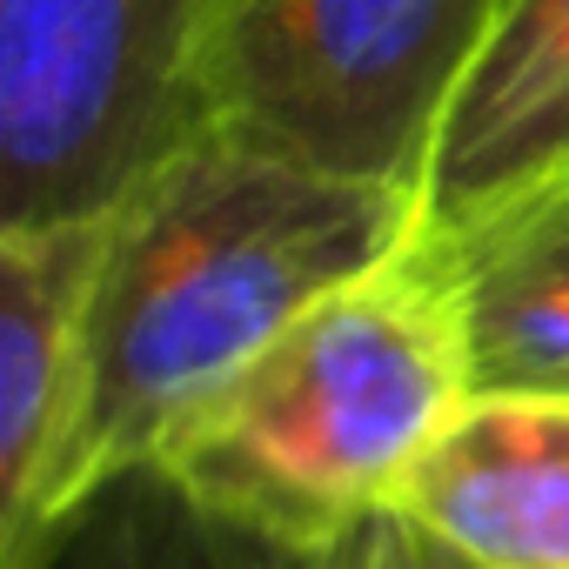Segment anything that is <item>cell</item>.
I'll return each instance as SVG.
<instances>
[{
	"mask_svg": "<svg viewBox=\"0 0 569 569\" xmlns=\"http://www.w3.org/2000/svg\"><path fill=\"white\" fill-rule=\"evenodd\" d=\"M208 0H0V221L121 208L201 134Z\"/></svg>",
	"mask_w": 569,
	"mask_h": 569,
	"instance_id": "4",
	"label": "cell"
},
{
	"mask_svg": "<svg viewBox=\"0 0 569 569\" xmlns=\"http://www.w3.org/2000/svg\"><path fill=\"white\" fill-rule=\"evenodd\" d=\"M309 569H469V562L456 549H442L429 529H416L402 509H376V516L349 522L342 536H329Z\"/></svg>",
	"mask_w": 569,
	"mask_h": 569,
	"instance_id": "10",
	"label": "cell"
},
{
	"mask_svg": "<svg viewBox=\"0 0 569 569\" xmlns=\"http://www.w3.org/2000/svg\"><path fill=\"white\" fill-rule=\"evenodd\" d=\"M422 234L416 188L201 128L121 208L94 289L74 516L148 469L281 329Z\"/></svg>",
	"mask_w": 569,
	"mask_h": 569,
	"instance_id": "1",
	"label": "cell"
},
{
	"mask_svg": "<svg viewBox=\"0 0 569 569\" xmlns=\"http://www.w3.org/2000/svg\"><path fill=\"white\" fill-rule=\"evenodd\" d=\"M469 396L449 268L416 234L302 309L148 469L174 476L214 516L322 549L396 502Z\"/></svg>",
	"mask_w": 569,
	"mask_h": 569,
	"instance_id": "2",
	"label": "cell"
},
{
	"mask_svg": "<svg viewBox=\"0 0 569 569\" xmlns=\"http://www.w3.org/2000/svg\"><path fill=\"white\" fill-rule=\"evenodd\" d=\"M429 241L456 289L469 389L569 396V174Z\"/></svg>",
	"mask_w": 569,
	"mask_h": 569,
	"instance_id": "8",
	"label": "cell"
},
{
	"mask_svg": "<svg viewBox=\"0 0 569 569\" xmlns=\"http://www.w3.org/2000/svg\"><path fill=\"white\" fill-rule=\"evenodd\" d=\"M114 208L0 221V569H41L74 522L94 289Z\"/></svg>",
	"mask_w": 569,
	"mask_h": 569,
	"instance_id": "5",
	"label": "cell"
},
{
	"mask_svg": "<svg viewBox=\"0 0 569 569\" xmlns=\"http://www.w3.org/2000/svg\"><path fill=\"white\" fill-rule=\"evenodd\" d=\"M316 549L214 516L161 469L114 476L41 556V569H309Z\"/></svg>",
	"mask_w": 569,
	"mask_h": 569,
	"instance_id": "9",
	"label": "cell"
},
{
	"mask_svg": "<svg viewBox=\"0 0 569 569\" xmlns=\"http://www.w3.org/2000/svg\"><path fill=\"white\" fill-rule=\"evenodd\" d=\"M496 0H208L201 128L422 188L449 88Z\"/></svg>",
	"mask_w": 569,
	"mask_h": 569,
	"instance_id": "3",
	"label": "cell"
},
{
	"mask_svg": "<svg viewBox=\"0 0 569 569\" xmlns=\"http://www.w3.org/2000/svg\"><path fill=\"white\" fill-rule=\"evenodd\" d=\"M569 174V0H496L422 161V228L482 214Z\"/></svg>",
	"mask_w": 569,
	"mask_h": 569,
	"instance_id": "6",
	"label": "cell"
},
{
	"mask_svg": "<svg viewBox=\"0 0 569 569\" xmlns=\"http://www.w3.org/2000/svg\"><path fill=\"white\" fill-rule=\"evenodd\" d=\"M389 509L469 569H569V396L476 389Z\"/></svg>",
	"mask_w": 569,
	"mask_h": 569,
	"instance_id": "7",
	"label": "cell"
}]
</instances>
